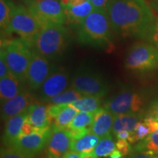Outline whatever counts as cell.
I'll return each instance as SVG.
<instances>
[{
    "label": "cell",
    "instance_id": "cell-22",
    "mask_svg": "<svg viewBox=\"0 0 158 158\" xmlns=\"http://www.w3.org/2000/svg\"><path fill=\"white\" fill-rule=\"evenodd\" d=\"M158 128V122L152 119L151 118L147 117L140 122L136 127L135 130L132 132L128 142L130 143H135L142 141L148 135L153 133Z\"/></svg>",
    "mask_w": 158,
    "mask_h": 158
},
{
    "label": "cell",
    "instance_id": "cell-39",
    "mask_svg": "<svg viewBox=\"0 0 158 158\" xmlns=\"http://www.w3.org/2000/svg\"><path fill=\"white\" fill-rule=\"evenodd\" d=\"M63 5H78L86 2V0H61Z\"/></svg>",
    "mask_w": 158,
    "mask_h": 158
},
{
    "label": "cell",
    "instance_id": "cell-11",
    "mask_svg": "<svg viewBox=\"0 0 158 158\" xmlns=\"http://www.w3.org/2000/svg\"><path fill=\"white\" fill-rule=\"evenodd\" d=\"M53 68L54 67L51 66L48 59L33 48L27 71V83L29 89L34 91L39 90Z\"/></svg>",
    "mask_w": 158,
    "mask_h": 158
},
{
    "label": "cell",
    "instance_id": "cell-37",
    "mask_svg": "<svg viewBox=\"0 0 158 158\" xmlns=\"http://www.w3.org/2000/svg\"><path fill=\"white\" fill-rule=\"evenodd\" d=\"M129 158H158V155L141 152H133Z\"/></svg>",
    "mask_w": 158,
    "mask_h": 158
},
{
    "label": "cell",
    "instance_id": "cell-17",
    "mask_svg": "<svg viewBox=\"0 0 158 158\" xmlns=\"http://www.w3.org/2000/svg\"><path fill=\"white\" fill-rule=\"evenodd\" d=\"M27 90L24 84L21 82L13 74L0 78V99L1 103Z\"/></svg>",
    "mask_w": 158,
    "mask_h": 158
},
{
    "label": "cell",
    "instance_id": "cell-4",
    "mask_svg": "<svg viewBox=\"0 0 158 158\" xmlns=\"http://www.w3.org/2000/svg\"><path fill=\"white\" fill-rule=\"evenodd\" d=\"M33 47L21 38L2 40L1 54L15 78L26 84Z\"/></svg>",
    "mask_w": 158,
    "mask_h": 158
},
{
    "label": "cell",
    "instance_id": "cell-3",
    "mask_svg": "<svg viewBox=\"0 0 158 158\" xmlns=\"http://www.w3.org/2000/svg\"><path fill=\"white\" fill-rule=\"evenodd\" d=\"M70 38V32L64 24L47 25L39 32L33 48L48 60H54L64 54Z\"/></svg>",
    "mask_w": 158,
    "mask_h": 158
},
{
    "label": "cell",
    "instance_id": "cell-35",
    "mask_svg": "<svg viewBox=\"0 0 158 158\" xmlns=\"http://www.w3.org/2000/svg\"><path fill=\"white\" fill-rule=\"evenodd\" d=\"M11 73H12L10 70L8 65L5 62V59L2 55H0V78H2Z\"/></svg>",
    "mask_w": 158,
    "mask_h": 158
},
{
    "label": "cell",
    "instance_id": "cell-15",
    "mask_svg": "<svg viewBox=\"0 0 158 158\" xmlns=\"http://www.w3.org/2000/svg\"><path fill=\"white\" fill-rule=\"evenodd\" d=\"M114 115L105 108H100L94 113L91 132L100 138L106 137L112 132Z\"/></svg>",
    "mask_w": 158,
    "mask_h": 158
},
{
    "label": "cell",
    "instance_id": "cell-16",
    "mask_svg": "<svg viewBox=\"0 0 158 158\" xmlns=\"http://www.w3.org/2000/svg\"><path fill=\"white\" fill-rule=\"evenodd\" d=\"M27 117V110H26L23 113L13 116L5 122L2 138L5 147H10L21 136V128Z\"/></svg>",
    "mask_w": 158,
    "mask_h": 158
},
{
    "label": "cell",
    "instance_id": "cell-6",
    "mask_svg": "<svg viewBox=\"0 0 158 158\" xmlns=\"http://www.w3.org/2000/svg\"><path fill=\"white\" fill-rule=\"evenodd\" d=\"M127 70L136 73H147L158 69V49L153 45L138 42L132 45L124 59Z\"/></svg>",
    "mask_w": 158,
    "mask_h": 158
},
{
    "label": "cell",
    "instance_id": "cell-40",
    "mask_svg": "<svg viewBox=\"0 0 158 158\" xmlns=\"http://www.w3.org/2000/svg\"><path fill=\"white\" fill-rule=\"evenodd\" d=\"M130 135H131V133L129 131H122L116 134V137L117 139L127 140V141H128V139L130 137Z\"/></svg>",
    "mask_w": 158,
    "mask_h": 158
},
{
    "label": "cell",
    "instance_id": "cell-5",
    "mask_svg": "<svg viewBox=\"0 0 158 158\" xmlns=\"http://www.w3.org/2000/svg\"><path fill=\"white\" fill-rule=\"evenodd\" d=\"M42 28V25L27 6L13 3L7 34L15 33L20 38L33 47Z\"/></svg>",
    "mask_w": 158,
    "mask_h": 158
},
{
    "label": "cell",
    "instance_id": "cell-32",
    "mask_svg": "<svg viewBox=\"0 0 158 158\" xmlns=\"http://www.w3.org/2000/svg\"><path fill=\"white\" fill-rule=\"evenodd\" d=\"M116 147L122 155L123 156L127 155L132 152V147L130 146V143H129L127 140L118 139L117 142L116 143Z\"/></svg>",
    "mask_w": 158,
    "mask_h": 158
},
{
    "label": "cell",
    "instance_id": "cell-30",
    "mask_svg": "<svg viewBox=\"0 0 158 158\" xmlns=\"http://www.w3.org/2000/svg\"><path fill=\"white\" fill-rule=\"evenodd\" d=\"M67 104H50L47 106V110H48V121L49 124L54 125L55 123L56 116L59 115L60 111L66 106Z\"/></svg>",
    "mask_w": 158,
    "mask_h": 158
},
{
    "label": "cell",
    "instance_id": "cell-25",
    "mask_svg": "<svg viewBox=\"0 0 158 158\" xmlns=\"http://www.w3.org/2000/svg\"><path fill=\"white\" fill-rule=\"evenodd\" d=\"M78 110L72 104H67L56 116L55 123L52 127L57 128H67L69 127Z\"/></svg>",
    "mask_w": 158,
    "mask_h": 158
},
{
    "label": "cell",
    "instance_id": "cell-23",
    "mask_svg": "<svg viewBox=\"0 0 158 158\" xmlns=\"http://www.w3.org/2000/svg\"><path fill=\"white\" fill-rule=\"evenodd\" d=\"M133 151L158 155V128L143 140L138 142Z\"/></svg>",
    "mask_w": 158,
    "mask_h": 158
},
{
    "label": "cell",
    "instance_id": "cell-24",
    "mask_svg": "<svg viewBox=\"0 0 158 158\" xmlns=\"http://www.w3.org/2000/svg\"><path fill=\"white\" fill-rule=\"evenodd\" d=\"M101 102V98L99 97L84 96L70 104H72L78 111L94 113L100 108Z\"/></svg>",
    "mask_w": 158,
    "mask_h": 158
},
{
    "label": "cell",
    "instance_id": "cell-41",
    "mask_svg": "<svg viewBox=\"0 0 158 158\" xmlns=\"http://www.w3.org/2000/svg\"><path fill=\"white\" fill-rule=\"evenodd\" d=\"M64 158H82V154L70 150V151L65 155Z\"/></svg>",
    "mask_w": 158,
    "mask_h": 158
},
{
    "label": "cell",
    "instance_id": "cell-38",
    "mask_svg": "<svg viewBox=\"0 0 158 158\" xmlns=\"http://www.w3.org/2000/svg\"><path fill=\"white\" fill-rule=\"evenodd\" d=\"M108 0H92L94 9H106Z\"/></svg>",
    "mask_w": 158,
    "mask_h": 158
},
{
    "label": "cell",
    "instance_id": "cell-45",
    "mask_svg": "<svg viewBox=\"0 0 158 158\" xmlns=\"http://www.w3.org/2000/svg\"><path fill=\"white\" fill-rule=\"evenodd\" d=\"M82 158H98L92 153L89 154H82Z\"/></svg>",
    "mask_w": 158,
    "mask_h": 158
},
{
    "label": "cell",
    "instance_id": "cell-33",
    "mask_svg": "<svg viewBox=\"0 0 158 158\" xmlns=\"http://www.w3.org/2000/svg\"><path fill=\"white\" fill-rule=\"evenodd\" d=\"M72 140H77L86 135V134L91 132V127L83 128V129H71L67 127Z\"/></svg>",
    "mask_w": 158,
    "mask_h": 158
},
{
    "label": "cell",
    "instance_id": "cell-13",
    "mask_svg": "<svg viewBox=\"0 0 158 158\" xmlns=\"http://www.w3.org/2000/svg\"><path fill=\"white\" fill-rule=\"evenodd\" d=\"M72 139L67 128L52 127L46 146L47 158H64L70 150Z\"/></svg>",
    "mask_w": 158,
    "mask_h": 158
},
{
    "label": "cell",
    "instance_id": "cell-8",
    "mask_svg": "<svg viewBox=\"0 0 158 158\" xmlns=\"http://www.w3.org/2000/svg\"><path fill=\"white\" fill-rule=\"evenodd\" d=\"M147 97L133 89H123L108 99L104 107L114 116L127 114L143 113Z\"/></svg>",
    "mask_w": 158,
    "mask_h": 158
},
{
    "label": "cell",
    "instance_id": "cell-29",
    "mask_svg": "<svg viewBox=\"0 0 158 158\" xmlns=\"http://www.w3.org/2000/svg\"><path fill=\"white\" fill-rule=\"evenodd\" d=\"M94 113L78 111V113L76 114L73 120L69 125L68 128H71V129H83V128L88 127V126H91L92 122H93Z\"/></svg>",
    "mask_w": 158,
    "mask_h": 158
},
{
    "label": "cell",
    "instance_id": "cell-26",
    "mask_svg": "<svg viewBox=\"0 0 158 158\" xmlns=\"http://www.w3.org/2000/svg\"><path fill=\"white\" fill-rule=\"evenodd\" d=\"M84 95L74 89L70 88L64 90L60 94L48 99L45 102L50 104H70L83 98Z\"/></svg>",
    "mask_w": 158,
    "mask_h": 158
},
{
    "label": "cell",
    "instance_id": "cell-21",
    "mask_svg": "<svg viewBox=\"0 0 158 158\" xmlns=\"http://www.w3.org/2000/svg\"><path fill=\"white\" fill-rule=\"evenodd\" d=\"M100 138L92 132L77 140H72L70 150L81 154L92 153L96 146L100 141Z\"/></svg>",
    "mask_w": 158,
    "mask_h": 158
},
{
    "label": "cell",
    "instance_id": "cell-28",
    "mask_svg": "<svg viewBox=\"0 0 158 158\" xmlns=\"http://www.w3.org/2000/svg\"><path fill=\"white\" fill-rule=\"evenodd\" d=\"M13 3L11 0H0V27L2 32L7 33Z\"/></svg>",
    "mask_w": 158,
    "mask_h": 158
},
{
    "label": "cell",
    "instance_id": "cell-34",
    "mask_svg": "<svg viewBox=\"0 0 158 158\" xmlns=\"http://www.w3.org/2000/svg\"><path fill=\"white\" fill-rule=\"evenodd\" d=\"M38 128H36L35 126H33L32 124L30 123V122L29 121L28 118H26L24 122H23L22 128H21V136L23 135H27L29 134L34 133V132Z\"/></svg>",
    "mask_w": 158,
    "mask_h": 158
},
{
    "label": "cell",
    "instance_id": "cell-20",
    "mask_svg": "<svg viewBox=\"0 0 158 158\" xmlns=\"http://www.w3.org/2000/svg\"><path fill=\"white\" fill-rule=\"evenodd\" d=\"M27 118L33 126L38 129L50 126L47 106L43 104L33 102L27 108Z\"/></svg>",
    "mask_w": 158,
    "mask_h": 158
},
{
    "label": "cell",
    "instance_id": "cell-10",
    "mask_svg": "<svg viewBox=\"0 0 158 158\" xmlns=\"http://www.w3.org/2000/svg\"><path fill=\"white\" fill-rule=\"evenodd\" d=\"M51 133L50 126L37 129L29 135L20 136L10 148L16 150L29 158H33L46 147Z\"/></svg>",
    "mask_w": 158,
    "mask_h": 158
},
{
    "label": "cell",
    "instance_id": "cell-42",
    "mask_svg": "<svg viewBox=\"0 0 158 158\" xmlns=\"http://www.w3.org/2000/svg\"><path fill=\"white\" fill-rule=\"evenodd\" d=\"M152 40L155 42V44L157 45L158 48V19H157V21H156L155 31H154V34L152 37Z\"/></svg>",
    "mask_w": 158,
    "mask_h": 158
},
{
    "label": "cell",
    "instance_id": "cell-1",
    "mask_svg": "<svg viewBox=\"0 0 158 158\" xmlns=\"http://www.w3.org/2000/svg\"><path fill=\"white\" fill-rule=\"evenodd\" d=\"M106 10L116 34L152 40L157 20L145 0H108Z\"/></svg>",
    "mask_w": 158,
    "mask_h": 158
},
{
    "label": "cell",
    "instance_id": "cell-31",
    "mask_svg": "<svg viewBox=\"0 0 158 158\" xmlns=\"http://www.w3.org/2000/svg\"><path fill=\"white\" fill-rule=\"evenodd\" d=\"M0 158H29L23 154L19 152L16 150L10 147H5L1 149Z\"/></svg>",
    "mask_w": 158,
    "mask_h": 158
},
{
    "label": "cell",
    "instance_id": "cell-18",
    "mask_svg": "<svg viewBox=\"0 0 158 158\" xmlns=\"http://www.w3.org/2000/svg\"><path fill=\"white\" fill-rule=\"evenodd\" d=\"M63 7L66 15V21L76 27L81 24L94 10L93 5L89 2H85L78 5H63Z\"/></svg>",
    "mask_w": 158,
    "mask_h": 158
},
{
    "label": "cell",
    "instance_id": "cell-14",
    "mask_svg": "<svg viewBox=\"0 0 158 158\" xmlns=\"http://www.w3.org/2000/svg\"><path fill=\"white\" fill-rule=\"evenodd\" d=\"M33 98L27 90L1 103V118L6 122L13 116L23 113L33 103Z\"/></svg>",
    "mask_w": 158,
    "mask_h": 158
},
{
    "label": "cell",
    "instance_id": "cell-43",
    "mask_svg": "<svg viewBox=\"0 0 158 158\" xmlns=\"http://www.w3.org/2000/svg\"><path fill=\"white\" fill-rule=\"evenodd\" d=\"M15 4H19V5H23L27 6L32 0H11Z\"/></svg>",
    "mask_w": 158,
    "mask_h": 158
},
{
    "label": "cell",
    "instance_id": "cell-46",
    "mask_svg": "<svg viewBox=\"0 0 158 158\" xmlns=\"http://www.w3.org/2000/svg\"><path fill=\"white\" fill-rule=\"evenodd\" d=\"M86 2H92V0H86Z\"/></svg>",
    "mask_w": 158,
    "mask_h": 158
},
{
    "label": "cell",
    "instance_id": "cell-19",
    "mask_svg": "<svg viewBox=\"0 0 158 158\" xmlns=\"http://www.w3.org/2000/svg\"><path fill=\"white\" fill-rule=\"evenodd\" d=\"M145 116L143 113L120 114L114 116L112 133L115 135L122 131H129L132 133L135 130L138 123L143 120Z\"/></svg>",
    "mask_w": 158,
    "mask_h": 158
},
{
    "label": "cell",
    "instance_id": "cell-7",
    "mask_svg": "<svg viewBox=\"0 0 158 158\" xmlns=\"http://www.w3.org/2000/svg\"><path fill=\"white\" fill-rule=\"evenodd\" d=\"M70 88L74 89L84 96L102 98L109 91L110 86L101 74L92 69H78L70 81Z\"/></svg>",
    "mask_w": 158,
    "mask_h": 158
},
{
    "label": "cell",
    "instance_id": "cell-9",
    "mask_svg": "<svg viewBox=\"0 0 158 158\" xmlns=\"http://www.w3.org/2000/svg\"><path fill=\"white\" fill-rule=\"evenodd\" d=\"M27 7L43 27L51 24H64L67 21L61 0H32Z\"/></svg>",
    "mask_w": 158,
    "mask_h": 158
},
{
    "label": "cell",
    "instance_id": "cell-36",
    "mask_svg": "<svg viewBox=\"0 0 158 158\" xmlns=\"http://www.w3.org/2000/svg\"><path fill=\"white\" fill-rule=\"evenodd\" d=\"M147 117L151 118L152 119L158 122V101H156L152 104L149 107V111L146 114Z\"/></svg>",
    "mask_w": 158,
    "mask_h": 158
},
{
    "label": "cell",
    "instance_id": "cell-44",
    "mask_svg": "<svg viewBox=\"0 0 158 158\" xmlns=\"http://www.w3.org/2000/svg\"><path fill=\"white\" fill-rule=\"evenodd\" d=\"M110 157L112 158H120L122 157H123V155H122V153L120 152L117 149H116L110 155Z\"/></svg>",
    "mask_w": 158,
    "mask_h": 158
},
{
    "label": "cell",
    "instance_id": "cell-47",
    "mask_svg": "<svg viewBox=\"0 0 158 158\" xmlns=\"http://www.w3.org/2000/svg\"><path fill=\"white\" fill-rule=\"evenodd\" d=\"M109 158H112V157H109ZM120 158H124V156H123V157H120Z\"/></svg>",
    "mask_w": 158,
    "mask_h": 158
},
{
    "label": "cell",
    "instance_id": "cell-27",
    "mask_svg": "<svg viewBox=\"0 0 158 158\" xmlns=\"http://www.w3.org/2000/svg\"><path fill=\"white\" fill-rule=\"evenodd\" d=\"M116 149V143L114 141L111 134L100 138L92 154L97 157H106L111 154Z\"/></svg>",
    "mask_w": 158,
    "mask_h": 158
},
{
    "label": "cell",
    "instance_id": "cell-12",
    "mask_svg": "<svg viewBox=\"0 0 158 158\" xmlns=\"http://www.w3.org/2000/svg\"><path fill=\"white\" fill-rule=\"evenodd\" d=\"M70 74L62 68H54L43 86L40 89L39 95L43 101L60 94L66 90L70 84Z\"/></svg>",
    "mask_w": 158,
    "mask_h": 158
},
{
    "label": "cell",
    "instance_id": "cell-2",
    "mask_svg": "<svg viewBox=\"0 0 158 158\" xmlns=\"http://www.w3.org/2000/svg\"><path fill=\"white\" fill-rule=\"evenodd\" d=\"M77 27V39L80 44L107 51L114 48V31L106 9H94Z\"/></svg>",
    "mask_w": 158,
    "mask_h": 158
}]
</instances>
